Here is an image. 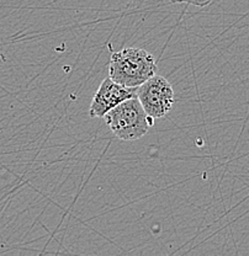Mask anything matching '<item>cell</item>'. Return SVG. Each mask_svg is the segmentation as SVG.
Listing matches in <instances>:
<instances>
[{"label":"cell","mask_w":249,"mask_h":256,"mask_svg":"<svg viewBox=\"0 0 249 256\" xmlns=\"http://www.w3.org/2000/svg\"><path fill=\"white\" fill-rule=\"evenodd\" d=\"M133 96H137V88L125 86L111 78L104 79L90 104L89 116L92 118L104 117L110 110Z\"/></svg>","instance_id":"cell-4"},{"label":"cell","mask_w":249,"mask_h":256,"mask_svg":"<svg viewBox=\"0 0 249 256\" xmlns=\"http://www.w3.org/2000/svg\"><path fill=\"white\" fill-rule=\"evenodd\" d=\"M137 98L152 118H162L174 105V89L164 76H153L137 88Z\"/></svg>","instance_id":"cell-3"},{"label":"cell","mask_w":249,"mask_h":256,"mask_svg":"<svg viewBox=\"0 0 249 256\" xmlns=\"http://www.w3.org/2000/svg\"><path fill=\"white\" fill-rule=\"evenodd\" d=\"M112 134L121 140H137L148 133L153 120L138 100L137 96L127 98L104 116Z\"/></svg>","instance_id":"cell-2"},{"label":"cell","mask_w":249,"mask_h":256,"mask_svg":"<svg viewBox=\"0 0 249 256\" xmlns=\"http://www.w3.org/2000/svg\"><path fill=\"white\" fill-rule=\"evenodd\" d=\"M156 58L142 48L114 52L109 63V78L128 88H138L157 74Z\"/></svg>","instance_id":"cell-1"},{"label":"cell","mask_w":249,"mask_h":256,"mask_svg":"<svg viewBox=\"0 0 249 256\" xmlns=\"http://www.w3.org/2000/svg\"><path fill=\"white\" fill-rule=\"evenodd\" d=\"M171 2L174 4H179V2H184V4H190V5H195V6L199 8H203L210 5L213 0H170Z\"/></svg>","instance_id":"cell-5"}]
</instances>
